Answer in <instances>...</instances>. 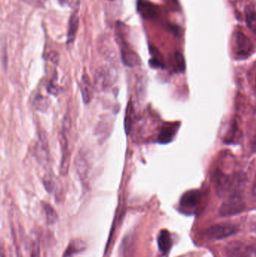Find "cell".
Instances as JSON below:
<instances>
[{
    "instance_id": "cell-4",
    "label": "cell",
    "mask_w": 256,
    "mask_h": 257,
    "mask_svg": "<svg viewBox=\"0 0 256 257\" xmlns=\"http://www.w3.org/2000/svg\"><path fill=\"white\" fill-rule=\"evenodd\" d=\"M238 227L233 224H217L210 226L206 231V235L210 239L221 240L234 235Z\"/></svg>"
},
{
    "instance_id": "cell-10",
    "label": "cell",
    "mask_w": 256,
    "mask_h": 257,
    "mask_svg": "<svg viewBox=\"0 0 256 257\" xmlns=\"http://www.w3.org/2000/svg\"><path fill=\"white\" fill-rule=\"evenodd\" d=\"M180 123H166L162 126L158 136V142L160 144H168L171 142L178 131Z\"/></svg>"
},
{
    "instance_id": "cell-11",
    "label": "cell",
    "mask_w": 256,
    "mask_h": 257,
    "mask_svg": "<svg viewBox=\"0 0 256 257\" xmlns=\"http://www.w3.org/2000/svg\"><path fill=\"white\" fill-rule=\"evenodd\" d=\"M78 23H79V18H78V15L77 13L73 14L69 20V27H68L67 42L66 43H67L69 48L73 45L74 42H75L77 32H78Z\"/></svg>"
},
{
    "instance_id": "cell-1",
    "label": "cell",
    "mask_w": 256,
    "mask_h": 257,
    "mask_svg": "<svg viewBox=\"0 0 256 257\" xmlns=\"http://www.w3.org/2000/svg\"><path fill=\"white\" fill-rule=\"evenodd\" d=\"M244 179L243 174L228 175L219 171L216 172L213 177L216 192L221 197L230 198L240 195L243 190Z\"/></svg>"
},
{
    "instance_id": "cell-8",
    "label": "cell",
    "mask_w": 256,
    "mask_h": 257,
    "mask_svg": "<svg viewBox=\"0 0 256 257\" xmlns=\"http://www.w3.org/2000/svg\"><path fill=\"white\" fill-rule=\"evenodd\" d=\"M201 201V193L198 190H189L182 196L180 205L184 209L196 208Z\"/></svg>"
},
{
    "instance_id": "cell-2",
    "label": "cell",
    "mask_w": 256,
    "mask_h": 257,
    "mask_svg": "<svg viewBox=\"0 0 256 257\" xmlns=\"http://www.w3.org/2000/svg\"><path fill=\"white\" fill-rule=\"evenodd\" d=\"M234 54L237 58L245 59L253 52V45L250 39L240 31L235 32L233 37Z\"/></svg>"
},
{
    "instance_id": "cell-19",
    "label": "cell",
    "mask_w": 256,
    "mask_h": 257,
    "mask_svg": "<svg viewBox=\"0 0 256 257\" xmlns=\"http://www.w3.org/2000/svg\"><path fill=\"white\" fill-rule=\"evenodd\" d=\"M44 210H45V215H46L47 222L49 224L55 223L58 218V216L53 207L48 204H44Z\"/></svg>"
},
{
    "instance_id": "cell-12",
    "label": "cell",
    "mask_w": 256,
    "mask_h": 257,
    "mask_svg": "<svg viewBox=\"0 0 256 257\" xmlns=\"http://www.w3.org/2000/svg\"><path fill=\"white\" fill-rule=\"evenodd\" d=\"M81 92L83 100L85 104L90 103L93 99V88L87 75H83L82 79H81Z\"/></svg>"
},
{
    "instance_id": "cell-24",
    "label": "cell",
    "mask_w": 256,
    "mask_h": 257,
    "mask_svg": "<svg viewBox=\"0 0 256 257\" xmlns=\"http://www.w3.org/2000/svg\"><path fill=\"white\" fill-rule=\"evenodd\" d=\"M30 257H40V249H39V244H35L33 245Z\"/></svg>"
},
{
    "instance_id": "cell-25",
    "label": "cell",
    "mask_w": 256,
    "mask_h": 257,
    "mask_svg": "<svg viewBox=\"0 0 256 257\" xmlns=\"http://www.w3.org/2000/svg\"><path fill=\"white\" fill-rule=\"evenodd\" d=\"M49 58L51 61L54 62V63H57L58 61V54L55 52H51L49 54Z\"/></svg>"
},
{
    "instance_id": "cell-21",
    "label": "cell",
    "mask_w": 256,
    "mask_h": 257,
    "mask_svg": "<svg viewBox=\"0 0 256 257\" xmlns=\"http://www.w3.org/2000/svg\"><path fill=\"white\" fill-rule=\"evenodd\" d=\"M34 105L36 109L45 111L48 109V100L45 96L38 95L34 99Z\"/></svg>"
},
{
    "instance_id": "cell-9",
    "label": "cell",
    "mask_w": 256,
    "mask_h": 257,
    "mask_svg": "<svg viewBox=\"0 0 256 257\" xmlns=\"http://www.w3.org/2000/svg\"><path fill=\"white\" fill-rule=\"evenodd\" d=\"M226 257H249L250 252L247 246L241 241H232L225 247Z\"/></svg>"
},
{
    "instance_id": "cell-13",
    "label": "cell",
    "mask_w": 256,
    "mask_h": 257,
    "mask_svg": "<svg viewBox=\"0 0 256 257\" xmlns=\"http://www.w3.org/2000/svg\"><path fill=\"white\" fill-rule=\"evenodd\" d=\"M157 241L159 250L162 253L165 254L169 251L172 244V241H171V235L168 230L163 229L159 232Z\"/></svg>"
},
{
    "instance_id": "cell-5",
    "label": "cell",
    "mask_w": 256,
    "mask_h": 257,
    "mask_svg": "<svg viewBox=\"0 0 256 257\" xmlns=\"http://www.w3.org/2000/svg\"><path fill=\"white\" fill-rule=\"evenodd\" d=\"M60 149H61L62 157L60 163V173L63 176H66L69 172V165H70V151H69V143L65 131L60 134Z\"/></svg>"
},
{
    "instance_id": "cell-20",
    "label": "cell",
    "mask_w": 256,
    "mask_h": 257,
    "mask_svg": "<svg viewBox=\"0 0 256 257\" xmlns=\"http://www.w3.org/2000/svg\"><path fill=\"white\" fill-rule=\"evenodd\" d=\"M152 54L151 60H150V65L153 68H162L163 66L162 57L156 48H151L150 49Z\"/></svg>"
},
{
    "instance_id": "cell-14",
    "label": "cell",
    "mask_w": 256,
    "mask_h": 257,
    "mask_svg": "<svg viewBox=\"0 0 256 257\" xmlns=\"http://www.w3.org/2000/svg\"><path fill=\"white\" fill-rule=\"evenodd\" d=\"M95 79H96L95 83H96V87L99 90H104L111 84V75H110L109 72L105 69H99L96 72Z\"/></svg>"
},
{
    "instance_id": "cell-15",
    "label": "cell",
    "mask_w": 256,
    "mask_h": 257,
    "mask_svg": "<svg viewBox=\"0 0 256 257\" xmlns=\"http://www.w3.org/2000/svg\"><path fill=\"white\" fill-rule=\"evenodd\" d=\"M75 166L81 179L84 181L87 180L88 177L89 165L84 155L81 154L78 155L75 160Z\"/></svg>"
},
{
    "instance_id": "cell-6",
    "label": "cell",
    "mask_w": 256,
    "mask_h": 257,
    "mask_svg": "<svg viewBox=\"0 0 256 257\" xmlns=\"http://www.w3.org/2000/svg\"><path fill=\"white\" fill-rule=\"evenodd\" d=\"M138 12L144 19L153 20L159 15V9L157 6L147 0H138L137 3Z\"/></svg>"
},
{
    "instance_id": "cell-27",
    "label": "cell",
    "mask_w": 256,
    "mask_h": 257,
    "mask_svg": "<svg viewBox=\"0 0 256 257\" xmlns=\"http://www.w3.org/2000/svg\"><path fill=\"white\" fill-rule=\"evenodd\" d=\"M252 150L256 152V136L254 138L253 142H252Z\"/></svg>"
},
{
    "instance_id": "cell-17",
    "label": "cell",
    "mask_w": 256,
    "mask_h": 257,
    "mask_svg": "<svg viewBox=\"0 0 256 257\" xmlns=\"http://www.w3.org/2000/svg\"><path fill=\"white\" fill-rule=\"evenodd\" d=\"M245 17L248 28L256 34V11L252 6H246L245 9Z\"/></svg>"
},
{
    "instance_id": "cell-3",
    "label": "cell",
    "mask_w": 256,
    "mask_h": 257,
    "mask_svg": "<svg viewBox=\"0 0 256 257\" xmlns=\"http://www.w3.org/2000/svg\"><path fill=\"white\" fill-rule=\"evenodd\" d=\"M245 209V203L240 195L228 198L219 208V214L222 217H230L243 212Z\"/></svg>"
},
{
    "instance_id": "cell-22",
    "label": "cell",
    "mask_w": 256,
    "mask_h": 257,
    "mask_svg": "<svg viewBox=\"0 0 256 257\" xmlns=\"http://www.w3.org/2000/svg\"><path fill=\"white\" fill-rule=\"evenodd\" d=\"M174 58H175L176 64H177V70L180 72H184L186 64H185V60L181 53L177 52L174 54Z\"/></svg>"
},
{
    "instance_id": "cell-28",
    "label": "cell",
    "mask_w": 256,
    "mask_h": 257,
    "mask_svg": "<svg viewBox=\"0 0 256 257\" xmlns=\"http://www.w3.org/2000/svg\"><path fill=\"white\" fill-rule=\"evenodd\" d=\"M255 90H256V76H255Z\"/></svg>"
},
{
    "instance_id": "cell-7",
    "label": "cell",
    "mask_w": 256,
    "mask_h": 257,
    "mask_svg": "<svg viewBox=\"0 0 256 257\" xmlns=\"http://www.w3.org/2000/svg\"><path fill=\"white\" fill-rule=\"evenodd\" d=\"M121 45V58L122 61L126 66L129 67H134L138 66L139 63V57L138 54L129 46L125 39H120Z\"/></svg>"
},
{
    "instance_id": "cell-23",
    "label": "cell",
    "mask_w": 256,
    "mask_h": 257,
    "mask_svg": "<svg viewBox=\"0 0 256 257\" xmlns=\"http://www.w3.org/2000/svg\"><path fill=\"white\" fill-rule=\"evenodd\" d=\"M24 3H27V4L31 5L33 6H36V7H42V0H22Z\"/></svg>"
},
{
    "instance_id": "cell-26",
    "label": "cell",
    "mask_w": 256,
    "mask_h": 257,
    "mask_svg": "<svg viewBox=\"0 0 256 257\" xmlns=\"http://www.w3.org/2000/svg\"><path fill=\"white\" fill-rule=\"evenodd\" d=\"M252 194L256 197V175L255 177V181H254L253 187H252Z\"/></svg>"
},
{
    "instance_id": "cell-16",
    "label": "cell",
    "mask_w": 256,
    "mask_h": 257,
    "mask_svg": "<svg viewBox=\"0 0 256 257\" xmlns=\"http://www.w3.org/2000/svg\"><path fill=\"white\" fill-rule=\"evenodd\" d=\"M85 250V244L80 240L71 241L65 251L63 257H72Z\"/></svg>"
},
{
    "instance_id": "cell-18",
    "label": "cell",
    "mask_w": 256,
    "mask_h": 257,
    "mask_svg": "<svg viewBox=\"0 0 256 257\" xmlns=\"http://www.w3.org/2000/svg\"><path fill=\"white\" fill-rule=\"evenodd\" d=\"M134 110L133 105L130 102L128 104L126 111V117H125V131L127 135L129 134L133 123Z\"/></svg>"
},
{
    "instance_id": "cell-29",
    "label": "cell",
    "mask_w": 256,
    "mask_h": 257,
    "mask_svg": "<svg viewBox=\"0 0 256 257\" xmlns=\"http://www.w3.org/2000/svg\"><path fill=\"white\" fill-rule=\"evenodd\" d=\"M1 257H5L4 255H3V253H2V256Z\"/></svg>"
}]
</instances>
